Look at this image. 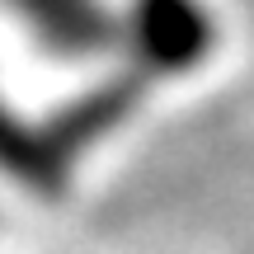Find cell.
<instances>
[{
  "label": "cell",
  "instance_id": "obj_2",
  "mask_svg": "<svg viewBox=\"0 0 254 254\" xmlns=\"http://www.w3.org/2000/svg\"><path fill=\"white\" fill-rule=\"evenodd\" d=\"M5 28L52 66H99L123 57L118 0H0Z\"/></svg>",
  "mask_w": 254,
  "mask_h": 254
},
{
  "label": "cell",
  "instance_id": "obj_1",
  "mask_svg": "<svg viewBox=\"0 0 254 254\" xmlns=\"http://www.w3.org/2000/svg\"><path fill=\"white\" fill-rule=\"evenodd\" d=\"M123 5V62L151 80H184L217 52V14L207 0H118Z\"/></svg>",
  "mask_w": 254,
  "mask_h": 254
}]
</instances>
